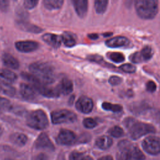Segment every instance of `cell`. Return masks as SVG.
Wrapping results in <instances>:
<instances>
[{"instance_id":"obj_29","label":"cell","mask_w":160,"mask_h":160,"mask_svg":"<svg viewBox=\"0 0 160 160\" xmlns=\"http://www.w3.org/2000/svg\"><path fill=\"white\" fill-rule=\"evenodd\" d=\"M108 57L112 61L117 63L123 62L125 59L124 55L122 53L118 52H113L109 53L108 55Z\"/></svg>"},{"instance_id":"obj_18","label":"cell","mask_w":160,"mask_h":160,"mask_svg":"<svg viewBox=\"0 0 160 160\" xmlns=\"http://www.w3.org/2000/svg\"><path fill=\"white\" fill-rule=\"evenodd\" d=\"M57 88L60 94H62L64 95H67L72 91L73 85L71 81L67 78H64L57 86Z\"/></svg>"},{"instance_id":"obj_46","label":"cell","mask_w":160,"mask_h":160,"mask_svg":"<svg viewBox=\"0 0 160 160\" xmlns=\"http://www.w3.org/2000/svg\"><path fill=\"white\" fill-rule=\"evenodd\" d=\"M132 1H133V0H127V2H129V4H131Z\"/></svg>"},{"instance_id":"obj_27","label":"cell","mask_w":160,"mask_h":160,"mask_svg":"<svg viewBox=\"0 0 160 160\" xmlns=\"http://www.w3.org/2000/svg\"><path fill=\"white\" fill-rule=\"evenodd\" d=\"M102 107L104 109L107 110V111H111L114 112H119L122 110V106L119 104H111L108 102H104L102 104Z\"/></svg>"},{"instance_id":"obj_7","label":"cell","mask_w":160,"mask_h":160,"mask_svg":"<svg viewBox=\"0 0 160 160\" xmlns=\"http://www.w3.org/2000/svg\"><path fill=\"white\" fill-rule=\"evenodd\" d=\"M143 149L148 154L156 155L160 151L159 139L156 136H150L144 139L142 142Z\"/></svg>"},{"instance_id":"obj_4","label":"cell","mask_w":160,"mask_h":160,"mask_svg":"<svg viewBox=\"0 0 160 160\" xmlns=\"http://www.w3.org/2000/svg\"><path fill=\"white\" fill-rule=\"evenodd\" d=\"M29 69L43 84L49 85L54 81L53 68L47 63L34 62L29 66Z\"/></svg>"},{"instance_id":"obj_19","label":"cell","mask_w":160,"mask_h":160,"mask_svg":"<svg viewBox=\"0 0 160 160\" xmlns=\"http://www.w3.org/2000/svg\"><path fill=\"white\" fill-rule=\"evenodd\" d=\"M2 60L3 64L9 68L16 69L19 67V63L18 59L9 53H4L2 55Z\"/></svg>"},{"instance_id":"obj_48","label":"cell","mask_w":160,"mask_h":160,"mask_svg":"<svg viewBox=\"0 0 160 160\" xmlns=\"http://www.w3.org/2000/svg\"><path fill=\"white\" fill-rule=\"evenodd\" d=\"M14 1H17V0H14Z\"/></svg>"},{"instance_id":"obj_47","label":"cell","mask_w":160,"mask_h":160,"mask_svg":"<svg viewBox=\"0 0 160 160\" xmlns=\"http://www.w3.org/2000/svg\"><path fill=\"white\" fill-rule=\"evenodd\" d=\"M6 160H10V159H6Z\"/></svg>"},{"instance_id":"obj_24","label":"cell","mask_w":160,"mask_h":160,"mask_svg":"<svg viewBox=\"0 0 160 160\" xmlns=\"http://www.w3.org/2000/svg\"><path fill=\"white\" fill-rule=\"evenodd\" d=\"M109 0H94V9L99 14H103L108 7Z\"/></svg>"},{"instance_id":"obj_25","label":"cell","mask_w":160,"mask_h":160,"mask_svg":"<svg viewBox=\"0 0 160 160\" xmlns=\"http://www.w3.org/2000/svg\"><path fill=\"white\" fill-rule=\"evenodd\" d=\"M0 78L5 79L8 82H14L17 79L16 74L11 71L8 69H2L0 71Z\"/></svg>"},{"instance_id":"obj_13","label":"cell","mask_w":160,"mask_h":160,"mask_svg":"<svg viewBox=\"0 0 160 160\" xmlns=\"http://www.w3.org/2000/svg\"><path fill=\"white\" fill-rule=\"evenodd\" d=\"M16 24L18 27L22 29V31H25L29 32H33V33H39L42 32V29L39 28L38 26H36L34 24H32L27 21H25L24 18H20L16 21Z\"/></svg>"},{"instance_id":"obj_26","label":"cell","mask_w":160,"mask_h":160,"mask_svg":"<svg viewBox=\"0 0 160 160\" xmlns=\"http://www.w3.org/2000/svg\"><path fill=\"white\" fill-rule=\"evenodd\" d=\"M0 88L1 91H2L3 93L6 95L12 96L15 94V89L8 82L2 81L0 84Z\"/></svg>"},{"instance_id":"obj_2","label":"cell","mask_w":160,"mask_h":160,"mask_svg":"<svg viewBox=\"0 0 160 160\" xmlns=\"http://www.w3.org/2000/svg\"><path fill=\"white\" fill-rule=\"evenodd\" d=\"M137 14L143 19H152L158 12V0H134Z\"/></svg>"},{"instance_id":"obj_38","label":"cell","mask_w":160,"mask_h":160,"mask_svg":"<svg viewBox=\"0 0 160 160\" xmlns=\"http://www.w3.org/2000/svg\"><path fill=\"white\" fill-rule=\"evenodd\" d=\"M146 89L150 92H153L156 89V84L152 81H149L146 84Z\"/></svg>"},{"instance_id":"obj_40","label":"cell","mask_w":160,"mask_h":160,"mask_svg":"<svg viewBox=\"0 0 160 160\" xmlns=\"http://www.w3.org/2000/svg\"><path fill=\"white\" fill-rule=\"evenodd\" d=\"M88 59L91 61H94V62H98V63H101V62L103 60L102 57H101L99 56H97V55L89 56L88 57Z\"/></svg>"},{"instance_id":"obj_21","label":"cell","mask_w":160,"mask_h":160,"mask_svg":"<svg viewBox=\"0 0 160 160\" xmlns=\"http://www.w3.org/2000/svg\"><path fill=\"white\" fill-rule=\"evenodd\" d=\"M10 140L12 143L19 146H22L26 143L28 138L27 136L22 133L16 132L11 135Z\"/></svg>"},{"instance_id":"obj_3","label":"cell","mask_w":160,"mask_h":160,"mask_svg":"<svg viewBox=\"0 0 160 160\" xmlns=\"http://www.w3.org/2000/svg\"><path fill=\"white\" fill-rule=\"evenodd\" d=\"M124 124L133 139H138L144 135L156 131L154 127L151 124L139 122L131 118L126 119Z\"/></svg>"},{"instance_id":"obj_44","label":"cell","mask_w":160,"mask_h":160,"mask_svg":"<svg viewBox=\"0 0 160 160\" xmlns=\"http://www.w3.org/2000/svg\"><path fill=\"white\" fill-rule=\"evenodd\" d=\"M81 160H93L92 158L89 156H86L85 157H83V158H81Z\"/></svg>"},{"instance_id":"obj_37","label":"cell","mask_w":160,"mask_h":160,"mask_svg":"<svg viewBox=\"0 0 160 160\" xmlns=\"http://www.w3.org/2000/svg\"><path fill=\"white\" fill-rule=\"evenodd\" d=\"M122 81V79L121 77H119L117 76H112L110 77L109 79V83L113 86H116L121 84Z\"/></svg>"},{"instance_id":"obj_28","label":"cell","mask_w":160,"mask_h":160,"mask_svg":"<svg viewBox=\"0 0 160 160\" xmlns=\"http://www.w3.org/2000/svg\"><path fill=\"white\" fill-rule=\"evenodd\" d=\"M140 53L142 58V60L144 61H148L152 58L153 54V51L152 48L150 46H146L141 50Z\"/></svg>"},{"instance_id":"obj_22","label":"cell","mask_w":160,"mask_h":160,"mask_svg":"<svg viewBox=\"0 0 160 160\" xmlns=\"http://www.w3.org/2000/svg\"><path fill=\"white\" fill-rule=\"evenodd\" d=\"M62 42L67 47H72L75 45L76 40L75 36L70 32H64L61 36Z\"/></svg>"},{"instance_id":"obj_14","label":"cell","mask_w":160,"mask_h":160,"mask_svg":"<svg viewBox=\"0 0 160 160\" xmlns=\"http://www.w3.org/2000/svg\"><path fill=\"white\" fill-rule=\"evenodd\" d=\"M74 9L80 18L86 16L88 9V0H72Z\"/></svg>"},{"instance_id":"obj_30","label":"cell","mask_w":160,"mask_h":160,"mask_svg":"<svg viewBox=\"0 0 160 160\" xmlns=\"http://www.w3.org/2000/svg\"><path fill=\"white\" fill-rule=\"evenodd\" d=\"M109 134L113 137L120 138L123 136L124 131L121 127L118 126H115L109 130Z\"/></svg>"},{"instance_id":"obj_17","label":"cell","mask_w":160,"mask_h":160,"mask_svg":"<svg viewBox=\"0 0 160 160\" xmlns=\"http://www.w3.org/2000/svg\"><path fill=\"white\" fill-rule=\"evenodd\" d=\"M20 93L24 98L28 100H32L36 96L35 89L25 83H22L20 85Z\"/></svg>"},{"instance_id":"obj_32","label":"cell","mask_w":160,"mask_h":160,"mask_svg":"<svg viewBox=\"0 0 160 160\" xmlns=\"http://www.w3.org/2000/svg\"><path fill=\"white\" fill-rule=\"evenodd\" d=\"M119 68L122 71H124L125 72H128V73H133L136 70V68L134 66H133L132 64H128V63L124 64L121 65L119 67Z\"/></svg>"},{"instance_id":"obj_10","label":"cell","mask_w":160,"mask_h":160,"mask_svg":"<svg viewBox=\"0 0 160 160\" xmlns=\"http://www.w3.org/2000/svg\"><path fill=\"white\" fill-rule=\"evenodd\" d=\"M15 47L20 52H30L36 50L39 47V44L36 41L30 40L19 41L15 42Z\"/></svg>"},{"instance_id":"obj_23","label":"cell","mask_w":160,"mask_h":160,"mask_svg":"<svg viewBox=\"0 0 160 160\" xmlns=\"http://www.w3.org/2000/svg\"><path fill=\"white\" fill-rule=\"evenodd\" d=\"M64 3V0H43L44 7L49 10L60 9Z\"/></svg>"},{"instance_id":"obj_34","label":"cell","mask_w":160,"mask_h":160,"mask_svg":"<svg viewBox=\"0 0 160 160\" xmlns=\"http://www.w3.org/2000/svg\"><path fill=\"white\" fill-rule=\"evenodd\" d=\"M39 0H24V6L27 9H32L38 4Z\"/></svg>"},{"instance_id":"obj_11","label":"cell","mask_w":160,"mask_h":160,"mask_svg":"<svg viewBox=\"0 0 160 160\" xmlns=\"http://www.w3.org/2000/svg\"><path fill=\"white\" fill-rule=\"evenodd\" d=\"M34 88L42 95L48 98H56L60 95L57 86L52 88L48 85L39 84L34 86Z\"/></svg>"},{"instance_id":"obj_35","label":"cell","mask_w":160,"mask_h":160,"mask_svg":"<svg viewBox=\"0 0 160 160\" xmlns=\"http://www.w3.org/2000/svg\"><path fill=\"white\" fill-rule=\"evenodd\" d=\"M129 59L134 63H139L143 61L140 52H136L131 55Z\"/></svg>"},{"instance_id":"obj_49","label":"cell","mask_w":160,"mask_h":160,"mask_svg":"<svg viewBox=\"0 0 160 160\" xmlns=\"http://www.w3.org/2000/svg\"><path fill=\"white\" fill-rule=\"evenodd\" d=\"M0 91H1V88H0Z\"/></svg>"},{"instance_id":"obj_1","label":"cell","mask_w":160,"mask_h":160,"mask_svg":"<svg viewBox=\"0 0 160 160\" xmlns=\"http://www.w3.org/2000/svg\"><path fill=\"white\" fill-rule=\"evenodd\" d=\"M117 160H144L145 156L141 150L127 140H122L118 144Z\"/></svg>"},{"instance_id":"obj_45","label":"cell","mask_w":160,"mask_h":160,"mask_svg":"<svg viewBox=\"0 0 160 160\" xmlns=\"http://www.w3.org/2000/svg\"><path fill=\"white\" fill-rule=\"evenodd\" d=\"M2 133V128L0 126V136H1Z\"/></svg>"},{"instance_id":"obj_41","label":"cell","mask_w":160,"mask_h":160,"mask_svg":"<svg viewBox=\"0 0 160 160\" xmlns=\"http://www.w3.org/2000/svg\"><path fill=\"white\" fill-rule=\"evenodd\" d=\"M32 160H48V158L44 154L40 153L34 156Z\"/></svg>"},{"instance_id":"obj_20","label":"cell","mask_w":160,"mask_h":160,"mask_svg":"<svg viewBox=\"0 0 160 160\" xmlns=\"http://www.w3.org/2000/svg\"><path fill=\"white\" fill-rule=\"evenodd\" d=\"M95 144L101 149H107L112 144V139L109 136H102L96 139Z\"/></svg>"},{"instance_id":"obj_6","label":"cell","mask_w":160,"mask_h":160,"mask_svg":"<svg viewBox=\"0 0 160 160\" xmlns=\"http://www.w3.org/2000/svg\"><path fill=\"white\" fill-rule=\"evenodd\" d=\"M77 119V116L72 111L67 109H59L51 113V121L53 124L72 122Z\"/></svg>"},{"instance_id":"obj_15","label":"cell","mask_w":160,"mask_h":160,"mask_svg":"<svg viewBox=\"0 0 160 160\" xmlns=\"http://www.w3.org/2000/svg\"><path fill=\"white\" fill-rule=\"evenodd\" d=\"M42 39L46 43L54 48H59L62 42L61 36H58L57 34L51 33L44 34L42 36Z\"/></svg>"},{"instance_id":"obj_9","label":"cell","mask_w":160,"mask_h":160,"mask_svg":"<svg viewBox=\"0 0 160 160\" xmlns=\"http://www.w3.org/2000/svg\"><path fill=\"white\" fill-rule=\"evenodd\" d=\"M75 134L68 129H61L57 137V141L62 145H70L76 140Z\"/></svg>"},{"instance_id":"obj_31","label":"cell","mask_w":160,"mask_h":160,"mask_svg":"<svg viewBox=\"0 0 160 160\" xmlns=\"http://www.w3.org/2000/svg\"><path fill=\"white\" fill-rule=\"evenodd\" d=\"M11 108L10 101L6 98L0 97V113L8 111Z\"/></svg>"},{"instance_id":"obj_39","label":"cell","mask_w":160,"mask_h":160,"mask_svg":"<svg viewBox=\"0 0 160 160\" xmlns=\"http://www.w3.org/2000/svg\"><path fill=\"white\" fill-rule=\"evenodd\" d=\"M82 155V153L74 151L69 155V160H81Z\"/></svg>"},{"instance_id":"obj_43","label":"cell","mask_w":160,"mask_h":160,"mask_svg":"<svg viewBox=\"0 0 160 160\" xmlns=\"http://www.w3.org/2000/svg\"><path fill=\"white\" fill-rule=\"evenodd\" d=\"M89 37L91 39H93V40H95V39H96L98 38V35L97 34H89Z\"/></svg>"},{"instance_id":"obj_36","label":"cell","mask_w":160,"mask_h":160,"mask_svg":"<svg viewBox=\"0 0 160 160\" xmlns=\"http://www.w3.org/2000/svg\"><path fill=\"white\" fill-rule=\"evenodd\" d=\"M9 6V0H0V11L6 12L8 11Z\"/></svg>"},{"instance_id":"obj_33","label":"cell","mask_w":160,"mask_h":160,"mask_svg":"<svg viewBox=\"0 0 160 160\" xmlns=\"http://www.w3.org/2000/svg\"><path fill=\"white\" fill-rule=\"evenodd\" d=\"M83 125L86 128L91 129L94 128L97 125V122L94 119L91 118H88L83 120Z\"/></svg>"},{"instance_id":"obj_16","label":"cell","mask_w":160,"mask_h":160,"mask_svg":"<svg viewBox=\"0 0 160 160\" xmlns=\"http://www.w3.org/2000/svg\"><path fill=\"white\" fill-rule=\"evenodd\" d=\"M129 42V39L124 36H116L106 41V45L109 48H120L127 45Z\"/></svg>"},{"instance_id":"obj_42","label":"cell","mask_w":160,"mask_h":160,"mask_svg":"<svg viewBox=\"0 0 160 160\" xmlns=\"http://www.w3.org/2000/svg\"><path fill=\"white\" fill-rule=\"evenodd\" d=\"M98 160H113V159L111 156H105L101 158Z\"/></svg>"},{"instance_id":"obj_8","label":"cell","mask_w":160,"mask_h":160,"mask_svg":"<svg viewBox=\"0 0 160 160\" xmlns=\"http://www.w3.org/2000/svg\"><path fill=\"white\" fill-rule=\"evenodd\" d=\"M35 148L38 149L54 151V146L46 133H41L35 141Z\"/></svg>"},{"instance_id":"obj_12","label":"cell","mask_w":160,"mask_h":160,"mask_svg":"<svg viewBox=\"0 0 160 160\" xmlns=\"http://www.w3.org/2000/svg\"><path fill=\"white\" fill-rule=\"evenodd\" d=\"M76 109L82 113H89L93 108L92 99L86 96H81L76 102Z\"/></svg>"},{"instance_id":"obj_5","label":"cell","mask_w":160,"mask_h":160,"mask_svg":"<svg viewBox=\"0 0 160 160\" xmlns=\"http://www.w3.org/2000/svg\"><path fill=\"white\" fill-rule=\"evenodd\" d=\"M26 121L29 127L38 130L46 129L49 124L48 117L42 110H36L31 112L27 117Z\"/></svg>"}]
</instances>
